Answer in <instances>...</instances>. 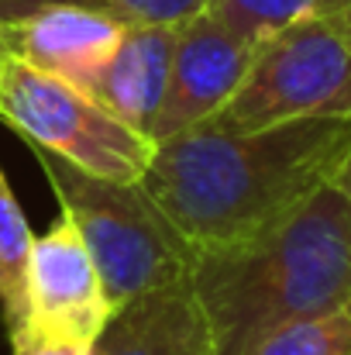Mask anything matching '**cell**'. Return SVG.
Wrapping results in <instances>:
<instances>
[{"label": "cell", "instance_id": "16", "mask_svg": "<svg viewBox=\"0 0 351 355\" xmlns=\"http://www.w3.org/2000/svg\"><path fill=\"white\" fill-rule=\"evenodd\" d=\"M7 55H10V52H7V45H3V35H0V76H3V62H7Z\"/></svg>", "mask_w": 351, "mask_h": 355}, {"label": "cell", "instance_id": "14", "mask_svg": "<svg viewBox=\"0 0 351 355\" xmlns=\"http://www.w3.org/2000/svg\"><path fill=\"white\" fill-rule=\"evenodd\" d=\"M248 355H351V300L262 338Z\"/></svg>", "mask_w": 351, "mask_h": 355}, {"label": "cell", "instance_id": "11", "mask_svg": "<svg viewBox=\"0 0 351 355\" xmlns=\"http://www.w3.org/2000/svg\"><path fill=\"white\" fill-rule=\"evenodd\" d=\"M35 235L17 197L7 187L0 169V311L10 335L24 328L28 318V259H31Z\"/></svg>", "mask_w": 351, "mask_h": 355}, {"label": "cell", "instance_id": "15", "mask_svg": "<svg viewBox=\"0 0 351 355\" xmlns=\"http://www.w3.org/2000/svg\"><path fill=\"white\" fill-rule=\"evenodd\" d=\"M10 345H14V355H90V349H83V345L35 338V335H17V338H10Z\"/></svg>", "mask_w": 351, "mask_h": 355}, {"label": "cell", "instance_id": "12", "mask_svg": "<svg viewBox=\"0 0 351 355\" xmlns=\"http://www.w3.org/2000/svg\"><path fill=\"white\" fill-rule=\"evenodd\" d=\"M348 7L351 0H207V10L234 38H241L251 49L293 21L334 14V10H348Z\"/></svg>", "mask_w": 351, "mask_h": 355}, {"label": "cell", "instance_id": "8", "mask_svg": "<svg viewBox=\"0 0 351 355\" xmlns=\"http://www.w3.org/2000/svg\"><path fill=\"white\" fill-rule=\"evenodd\" d=\"M0 35L14 59L93 94L124 35V24L83 7L52 3L14 21H0Z\"/></svg>", "mask_w": 351, "mask_h": 355}, {"label": "cell", "instance_id": "4", "mask_svg": "<svg viewBox=\"0 0 351 355\" xmlns=\"http://www.w3.org/2000/svg\"><path fill=\"white\" fill-rule=\"evenodd\" d=\"M300 118H351V7L258 42L237 94L207 128L258 131Z\"/></svg>", "mask_w": 351, "mask_h": 355}, {"label": "cell", "instance_id": "3", "mask_svg": "<svg viewBox=\"0 0 351 355\" xmlns=\"http://www.w3.org/2000/svg\"><path fill=\"white\" fill-rule=\"evenodd\" d=\"M35 155L62 214L73 218L87 241L111 307L190 276L197 245L165 218L141 183L90 176L42 148H35Z\"/></svg>", "mask_w": 351, "mask_h": 355}, {"label": "cell", "instance_id": "5", "mask_svg": "<svg viewBox=\"0 0 351 355\" xmlns=\"http://www.w3.org/2000/svg\"><path fill=\"white\" fill-rule=\"evenodd\" d=\"M0 118L31 148L114 183H138L155 152L152 138L117 121L97 97L14 55H7L0 76Z\"/></svg>", "mask_w": 351, "mask_h": 355}, {"label": "cell", "instance_id": "17", "mask_svg": "<svg viewBox=\"0 0 351 355\" xmlns=\"http://www.w3.org/2000/svg\"><path fill=\"white\" fill-rule=\"evenodd\" d=\"M341 173H345V183H348V190H351V155H348V162H345V169H341Z\"/></svg>", "mask_w": 351, "mask_h": 355}, {"label": "cell", "instance_id": "1", "mask_svg": "<svg viewBox=\"0 0 351 355\" xmlns=\"http://www.w3.org/2000/svg\"><path fill=\"white\" fill-rule=\"evenodd\" d=\"M348 155L351 118H300L258 131L200 124L155 141L138 183L204 252L276 228L334 180Z\"/></svg>", "mask_w": 351, "mask_h": 355}, {"label": "cell", "instance_id": "7", "mask_svg": "<svg viewBox=\"0 0 351 355\" xmlns=\"http://www.w3.org/2000/svg\"><path fill=\"white\" fill-rule=\"evenodd\" d=\"M251 55L255 49L234 38L207 7L186 17L176 31L169 87L152 128V141L207 124L237 94Z\"/></svg>", "mask_w": 351, "mask_h": 355}, {"label": "cell", "instance_id": "13", "mask_svg": "<svg viewBox=\"0 0 351 355\" xmlns=\"http://www.w3.org/2000/svg\"><path fill=\"white\" fill-rule=\"evenodd\" d=\"M52 3H69L83 7L93 14H104L124 28H141V24H183L186 17L200 14L207 0H0V21H14L28 10L52 7Z\"/></svg>", "mask_w": 351, "mask_h": 355}, {"label": "cell", "instance_id": "2", "mask_svg": "<svg viewBox=\"0 0 351 355\" xmlns=\"http://www.w3.org/2000/svg\"><path fill=\"white\" fill-rule=\"evenodd\" d=\"M190 283L221 355H248L282 324L348 304L351 190L345 173L258 238L197 252Z\"/></svg>", "mask_w": 351, "mask_h": 355}, {"label": "cell", "instance_id": "10", "mask_svg": "<svg viewBox=\"0 0 351 355\" xmlns=\"http://www.w3.org/2000/svg\"><path fill=\"white\" fill-rule=\"evenodd\" d=\"M176 31H179V24L124 28L111 62L104 66V73L90 94L117 121L141 131L145 138H152V128H155L165 87H169Z\"/></svg>", "mask_w": 351, "mask_h": 355}, {"label": "cell", "instance_id": "9", "mask_svg": "<svg viewBox=\"0 0 351 355\" xmlns=\"http://www.w3.org/2000/svg\"><path fill=\"white\" fill-rule=\"evenodd\" d=\"M90 355H221L210 318L190 283L148 290L111 311Z\"/></svg>", "mask_w": 351, "mask_h": 355}, {"label": "cell", "instance_id": "6", "mask_svg": "<svg viewBox=\"0 0 351 355\" xmlns=\"http://www.w3.org/2000/svg\"><path fill=\"white\" fill-rule=\"evenodd\" d=\"M111 304L100 283V272L90 259V248L62 214L31 245L28 259V318L17 335L52 338L90 349L111 318ZM10 335V338H17Z\"/></svg>", "mask_w": 351, "mask_h": 355}]
</instances>
